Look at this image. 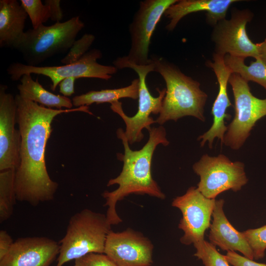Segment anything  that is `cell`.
Returning a JSON list of instances; mask_svg holds the SVG:
<instances>
[{"label": "cell", "mask_w": 266, "mask_h": 266, "mask_svg": "<svg viewBox=\"0 0 266 266\" xmlns=\"http://www.w3.org/2000/svg\"><path fill=\"white\" fill-rule=\"evenodd\" d=\"M239 0H178L165 11V16L169 19L166 26L168 31H172L185 16L194 12H206V21L214 27L219 21L226 18L230 6Z\"/></svg>", "instance_id": "ac0fdd59"}, {"label": "cell", "mask_w": 266, "mask_h": 266, "mask_svg": "<svg viewBox=\"0 0 266 266\" xmlns=\"http://www.w3.org/2000/svg\"><path fill=\"white\" fill-rule=\"evenodd\" d=\"M151 59L155 65L154 71L161 75L166 84V95L156 122L162 126L167 121H177L187 116L204 122L208 96L200 89V83L162 57L155 56Z\"/></svg>", "instance_id": "3957f363"}, {"label": "cell", "mask_w": 266, "mask_h": 266, "mask_svg": "<svg viewBox=\"0 0 266 266\" xmlns=\"http://www.w3.org/2000/svg\"><path fill=\"white\" fill-rule=\"evenodd\" d=\"M224 57L213 53V61L208 60L206 62V66L211 68L216 75L219 89L212 107V125L207 132L199 136L198 140H200L201 147L207 142L210 149L212 148L215 138L220 139L221 144H223L227 131L225 119L231 118V116L226 113L227 108L232 105L228 96L227 86L229 78L233 72L226 64Z\"/></svg>", "instance_id": "9a60e30c"}, {"label": "cell", "mask_w": 266, "mask_h": 266, "mask_svg": "<svg viewBox=\"0 0 266 266\" xmlns=\"http://www.w3.org/2000/svg\"><path fill=\"white\" fill-rule=\"evenodd\" d=\"M111 225L106 215L87 208L70 219L66 233L60 241L56 266L76 260L89 253H103Z\"/></svg>", "instance_id": "277c9868"}, {"label": "cell", "mask_w": 266, "mask_h": 266, "mask_svg": "<svg viewBox=\"0 0 266 266\" xmlns=\"http://www.w3.org/2000/svg\"><path fill=\"white\" fill-rule=\"evenodd\" d=\"M29 17L33 29H36L50 19L48 7L40 0H20Z\"/></svg>", "instance_id": "d4e9b609"}, {"label": "cell", "mask_w": 266, "mask_h": 266, "mask_svg": "<svg viewBox=\"0 0 266 266\" xmlns=\"http://www.w3.org/2000/svg\"><path fill=\"white\" fill-rule=\"evenodd\" d=\"M177 0L140 1L129 28L131 39L130 50L128 55L122 57L123 60L137 65H147L151 63L148 54L152 36L165 11Z\"/></svg>", "instance_id": "8fae6325"}, {"label": "cell", "mask_w": 266, "mask_h": 266, "mask_svg": "<svg viewBox=\"0 0 266 266\" xmlns=\"http://www.w3.org/2000/svg\"><path fill=\"white\" fill-rule=\"evenodd\" d=\"M225 257L229 264L233 266H266L265 264L255 262L238 254L235 251H227Z\"/></svg>", "instance_id": "f1b7e54d"}, {"label": "cell", "mask_w": 266, "mask_h": 266, "mask_svg": "<svg viewBox=\"0 0 266 266\" xmlns=\"http://www.w3.org/2000/svg\"><path fill=\"white\" fill-rule=\"evenodd\" d=\"M0 85V171L16 170L20 162L21 137L17 123L15 97Z\"/></svg>", "instance_id": "5bb4252c"}, {"label": "cell", "mask_w": 266, "mask_h": 266, "mask_svg": "<svg viewBox=\"0 0 266 266\" xmlns=\"http://www.w3.org/2000/svg\"></svg>", "instance_id": "836d02e7"}, {"label": "cell", "mask_w": 266, "mask_h": 266, "mask_svg": "<svg viewBox=\"0 0 266 266\" xmlns=\"http://www.w3.org/2000/svg\"><path fill=\"white\" fill-rule=\"evenodd\" d=\"M11 236L4 230L0 231V260L8 252L14 243Z\"/></svg>", "instance_id": "4dcf8cb0"}, {"label": "cell", "mask_w": 266, "mask_h": 266, "mask_svg": "<svg viewBox=\"0 0 266 266\" xmlns=\"http://www.w3.org/2000/svg\"><path fill=\"white\" fill-rule=\"evenodd\" d=\"M261 59L266 63V38L261 42L257 43Z\"/></svg>", "instance_id": "d6a6232c"}, {"label": "cell", "mask_w": 266, "mask_h": 266, "mask_svg": "<svg viewBox=\"0 0 266 266\" xmlns=\"http://www.w3.org/2000/svg\"><path fill=\"white\" fill-rule=\"evenodd\" d=\"M17 123L21 137L20 165L16 170V200L33 206L52 200L58 188L47 170L45 150L54 118L61 114L83 112L93 115L88 106L53 109L23 99L18 94Z\"/></svg>", "instance_id": "6da1fadb"}, {"label": "cell", "mask_w": 266, "mask_h": 266, "mask_svg": "<svg viewBox=\"0 0 266 266\" xmlns=\"http://www.w3.org/2000/svg\"><path fill=\"white\" fill-rule=\"evenodd\" d=\"M74 266H116L103 253H91L75 260Z\"/></svg>", "instance_id": "83f0119b"}, {"label": "cell", "mask_w": 266, "mask_h": 266, "mask_svg": "<svg viewBox=\"0 0 266 266\" xmlns=\"http://www.w3.org/2000/svg\"><path fill=\"white\" fill-rule=\"evenodd\" d=\"M193 169L200 178L197 188L209 199H215L218 195L229 190L237 192L248 181L244 164L232 162L223 154L203 155L193 165Z\"/></svg>", "instance_id": "9c48e42d"}, {"label": "cell", "mask_w": 266, "mask_h": 266, "mask_svg": "<svg viewBox=\"0 0 266 266\" xmlns=\"http://www.w3.org/2000/svg\"><path fill=\"white\" fill-rule=\"evenodd\" d=\"M76 79L74 77H68L63 79L59 84L60 93L66 97L73 94Z\"/></svg>", "instance_id": "1f68e13d"}, {"label": "cell", "mask_w": 266, "mask_h": 266, "mask_svg": "<svg viewBox=\"0 0 266 266\" xmlns=\"http://www.w3.org/2000/svg\"><path fill=\"white\" fill-rule=\"evenodd\" d=\"M226 64L233 73H236L247 81H252L263 87L266 90V63L260 58L251 62L249 65L244 63V59L226 55Z\"/></svg>", "instance_id": "7402d4cb"}, {"label": "cell", "mask_w": 266, "mask_h": 266, "mask_svg": "<svg viewBox=\"0 0 266 266\" xmlns=\"http://www.w3.org/2000/svg\"><path fill=\"white\" fill-rule=\"evenodd\" d=\"M242 233L252 251L254 259L264 258L266 250V225L256 229H248Z\"/></svg>", "instance_id": "484cf974"}, {"label": "cell", "mask_w": 266, "mask_h": 266, "mask_svg": "<svg viewBox=\"0 0 266 266\" xmlns=\"http://www.w3.org/2000/svg\"><path fill=\"white\" fill-rule=\"evenodd\" d=\"M234 101L235 114L227 126L223 144L238 150L250 134L256 123L266 116V98L259 99L250 91L248 82L233 73L229 80Z\"/></svg>", "instance_id": "ba28073f"}, {"label": "cell", "mask_w": 266, "mask_h": 266, "mask_svg": "<svg viewBox=\"0 0 266 266\" xmlns=\"http://www.w3.org/2000/svg\"><path fill=\"white\" fill-rule=\"evenodd\" d=\"M101 51L93 49L88 51L75 63L57 66H31L20 62H14L6 68L7 74L13 81L19 80L25 74H36L46 76L52 82L51 86L55 91L59 83L68 77L95 78L108 80L117 73L114 66L103 65L97 60L102 58Z\"/></svg>", "instance_id": "52a82bcc"}, {"label": "cell", "mask_w": 266, "mask_h": 266, "mask_svg": "<svg viewBox=\"0 0 266 266\" xmlns=\"http://www.w3.org/2000/svg\"><path fill=\"white\" fill-rule=\"evenodd\" d=\"M95 38V35L91 33L83 34L74 41L66 55L61 60V63L66 65L78 61L88 51Z\"/></svg>", "instance_id": "4316f807"}, {"label": "cell", "mask_w": 266, "mask_h": 266, "mask_svg": "<svg viewBox=\"0 0 266 266\" xmlns=\"http://www.w3.org/2000/svg\"><path fill=\"white\" fill-rule=\"evenodd\" d=\"M216 200L203 196L197 187H191L182 196L174 198L171 205L178 208L182 218L179 229L184 232L180 242L189 245L204 240V233L210 226L211 217Z\"/></svg>", "instance_id": "7c38bea8"}, {"label": "cell", "mask_w": 266, "mask_h": 266, "mask_svg": "<svg viewBox=\"0 0 266 266\" xmlns=\"http://www.w3.org/2000/svg\"><path fill=\"white\" fill-rule=\"evenodd\" d=\"M194 246L196 249L194 256L201 260L204 266H231L225 255L220 253L210 242L204 239Z\"/></svg>", "instance_id": "cb8c5ba5"}, {"label": "cell", "mask_w": 266, "mask_h": 266, "mask_svg": "<svg viewBox=\"0 0 266 266\" xmlns=\"http://www.w3.org/2000/svg\"><path fill=\"white\" fill-rule=\"evenodd\" d=\"M225 200H216L209 227L210 242L222 250L238 251L245 257L254 260L252 251L242 232L237 231L227 218L223 210Z\"/></svg>", "instance_id": "e0dca14e"}, {"label": "cell", "mask_w": 266, "mask_h": 266, "mask_svg": "<svg viewBox=\"0 0 266 266\" xmlns=\"http://www.w3.org/2000/svg\"><path fill=\"white\" fill-rule=\"evenodd\" d=\"M149 133V139L143 147L133 151L129 146L123 130L119 128L117 130V136L122 140L124 149V154L117 153V156L123 162V166L120 174L110 179L107 184V186L117 184L118 188L111 192L104 191L102 194L106 200L104 205L107 206L106 216L111 225H118L122 222L116 212V205L128 195L146 194L162 200L166 198L153 178L151 164L156 147L160 144L167 146L169 142L162 126L151 128Z\"/></svg>", "instance_id": "7a4b0ae2"}, {"label": "cell", "mask_w": 266, "mask_h": 266, "mask_svg": "<svg viewBox=\"0 0 266 266\" xmlns=\"http://www.w3.org/2000/svg\"><path fill=\"white\" fill-rule=\"evenodd\" d=\"M44 4L49 9L50 19L55 23L61 22L63 18V12L61 7L60 0H45Z\"/></svg>", "instance_id": "f546056e"}, {"label": "cell", "mask_w": 266, "mask_h": 266, "mask_svg": "<svg viewBox=\"0 0 266 266\" xmlns=\"http://www.w3.org/2000/svg\"><path fill=\"white\" fill-rule=\"evenodd\" d=\"M84 26L78 16L51 26L42 24L25 32L14 49L22 54L26 65L38 66L47 59L69 50Z\"/></svg>", "instance_id": "5b68a950"}, {"label": "cell", "mask_w": 266, "mask_h": 266, "mask_svg": "<svg viewBox=\"0 0 266 266\" xmlns=\"http://www.w3.org/2000/svg\"><path fill=\"white\" fill-rule=\"evenodd\" d=\"M60 244L44 236L21 237L14 241L0 266H50L58 256Z\"/></svg>", "instance_id": "2e32d148"}, {"label": "cell", "mask_w": 266, "mask_h": 266, "mask_svg": "<svg viewBox=\"0 0 266 266\" xmlns=\"http://www.w3.org/2000/svg\"><path fill=\"white\" fill-rule=\"evenodd\" d=\"M15 169L0 172V222L12 215L16 200L15 189Z\"/></svg>", "instance_id": "603a6c76"}, {"label": "cell", "mask_w": 266, "mask_h": 266, "mask_svg": "<svg viewBox=\"0 0 266 266\" xmlns=\"http://www.w3.org/2000/svg\"><path fill=\"white\" fill-rule=\"evenodd\" d=\"M153 248L147 237L128 228L121 232H110L103 254L116 266H150L153 263Z\"/></svg>", "instance_id": "4fadbf2b"}, {"label": "cell", "mask_w": 266, "mask_h": 266, "mask_svg": "<svg viewBox=\"0 0 266 266\" xmlns=\"http://www.w3.org/2000/svg\"><path fill=\"white\" fill-rule=\"evenodd\" d=\"M113 65L118 69L130 68L137 74L139 80L138 91V106L136 114L132 117L127 116L124 112L122 102L116 101L111 103L110 108L118 114L126 124L125 135L129 144L141 141L143 138V129L148 131L151 129V125L156 122L151 114H159L162 108L163 99L166 93V88L161 90L157 89L159 96H152L146 83L147 74L154 71L155 65L151 59V63L147 65H137L118 57L114 61Z\"/></svg>", "instance_id": "8992f818"}, {"label": "cell", "mask_w": 266, "mask_h": 266, "mask_svg": "<svg viewBox=\"0 0 266 266\" xmlns=\"http://www.w3.org/2000/svg\"><path fill=\"white\" fill-rule=\"evenodd\" d=\"M28 14L17 0H0V47L15 49L23 38Z\"/></svg>", "instance_id": "d6986e66"}, {"label": "cell", "mask_w": 266, "mask_h": 266, "mask_svg": "<svg viewBox=\"0 0 266 266\" xmlns=\"http://www.w3.org/2000/svg\"><path fill=\"white\" fill-rule=\"evenodd\" d=\"M20 80V83L17 87L19 95L24 99L58 109H71L73 106L72 100L68 98L49 92L39 83L38 78L34 80L31 74L23 75Z\"/></svg>", "instance_id": "ffe728a7"}, {"label": "cell", "mask_w": 266, "mask_h": 266, "mask_svg": "<svg viewBox=\"0 0 266 266\" xmlns=\"http://www.w3.org/2000/svg\"><path fill=\"white\" fill-rule=\"evenodd\" d=\"M139 80H133L131 84L125 87L91 91L85 94L76 96L72 98L73 105L77 107L89 106L94 103L98 104L105 102L112 103L122 98L136 100L138 98Z\"/></svg>", "instance_id": "44dd1931"}, {"label": "cell", "mask_w": 266, "mask_h": 266, "mask_svg": "<svg viewBox=\"0 0 266 266\" xmlns=\"http://www.w3.org/2000/svg\"><path fill=\"white\" fill-rule=\"evenodd\" d=\"M254 14L248 9L232 10L231 17L220 20L213 27L211 38L214 43V53L225 56L260 58L257 43L249 38L246 26Z\"/></svg>", "instance_id": "30bf717a"}]
</instances>
